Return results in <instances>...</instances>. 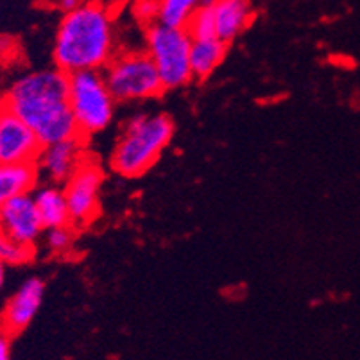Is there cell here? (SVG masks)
Masks as SVG:
<instances>
[{"instance_id":"obj_19","label":"cell","mask_w":360,"mask_h":360,"mask_svg":"<svg viewBox=\"0 0 360 360\" xmlns=\"http://www.w3.org/2000/svg\"><path fill=\"white\" fill-rule=\"evenodd\" d=\"M133 15L140 24L147 25L158 22L160 16V2L158 0H136L133 6Z\"/></svg>"},{"instance_id":"obj_6","label":"cell","mask_w":360,"mask_h":360,"mask_svg":"<svg viewBox=\"0 0 360 360\" xmlns=\"http://www.w3.org/2000/svg\"><path fill=\"white\" fill-rule=\"evenodd\" d=\"M103 74L117 103L156 99L165 91L158 70L147 52L115 54L103 68Z\"/></svg>"},{"instance_id":"obj_15","label":"cell","mask_w":360,"mask_h":360,"mask_svg":"<svg viewBox=\"0 0 360 360\" xmlns=\"http://www.w3.org/2000/svg\"><path fill=\"white\" fill-rule=\"evenodd\" d=\"M36 163H2L0 162V205L15 195L27 194L38 183Z\"/></svg>"},{"instance_id":"obj_5","label":"cell","mask_w":360,"mask_h":360,"mask_svg":"<svg viewBox=\"0 0 360 360\" xmlns=\"http://www.w3.org/2000/svg\"><path fill=\"white\" fill-rule=\"evenodd\" d=\"M192 36L186 27L150 24L146 31V52L155 63L165 90H176L192 81Z\"/></svg>"},{"instance_id":"obj_18","label":"cell","mask_w":360,"mask_h":360,"mask_svg":"<svg viewBox=\"0 0 360 360\" xmlns=\"http://www.w3.org/2000/svg\"><path fill=\"white\" fill-rule=\"evenodd\" d=\"M47 237H45V244H47L49 251L56 255H63L70 251L72 242H74V233H72L70 224L68 226H56V228H49Z\"/></svg>"},{"instance_id":"obj_21","label":"cell","mask_w":360,"mask_h":360,"mask_svg":"<svg viewBox=\"0 0 360 360\" xmlns=\"http://www.w3.org/2000/svg\"><path fill=\"white\" fill-rule=\"evenodd\" d=\"M83 0H60V9H63L65 13L70 11V9L77 8Z\"/></svg>"},{"instance_id":"obj_8","label":"cell","mask_w":360,"mask_h":360,"mask_svg":"<svg viewBox=\"0 0 360 360\" xmlns=\"http://www.w3.org/2000/svg\"><path fill=\"white\" fill-rule=\"evenodd\" d=\"M44 231L45 228L36 210L32 192L15 195L0 205V233L34 248Z\"/></svg>"},{"instance_id":"obj_11","label":"cell","mask_w":360,"mask_h":360,"mask_svg":"<svg viewBox=\"0 0 360 360\" xmlns=\"http://www.w3.org/2000/svg\"><path fill=\"white\" fill-rule=\"evenodd\" d=\"M83 139L75 136V139L60 140V142H52L41 147L36 167H38V174H44L49 183L65 185L67 179L77 170V167L83 163Z\"/></svg>"},{"instance_id":"obj_1","label":"cell","mask_w":360,"mask_h":360,"mask_svg":"<svg viewBox=\"0 0 360 360\" xmlns=\"http://www.w3.org/2000/svg\"><path fill=\"white\" fill-rule=\"evenodd\" d=\"M4 101L6 108L20 117L44 146L77 136L68 106V75L60 68L22 75L11 84Z\"/></svg>"},{"instance_id":"obj_14","label":"cell","mask_w":360,"mask_h":360,"mask_svg":"<svg viewBox=\"0 0 360 360\" xmlns=\"http://www.w3.org/2000/svg\"><path fill=\"white\" fill-rule=\"evenodd\" d=\"M32 199H34L36 210H38L45 230L56 228V226L70 224L67 199H65V192L60 185L49 183L40 188H34Z\"/></svg>"},{"instance_id":"obj_13","label":"cell","mask_w":360,"mask_h":360,"mask_svg":"<svg viewBox=\"0 0 360 360\" xmlns=\"http://www.w3.org/2000/svg\"><path fill=\"white\" fill-rule=\"evenodd\" d=\"M228 44L217 36H199L192 38L191 68L192 79H208L224 61Z\"/></svg>"},{"instance_id":"obj_22","label":"cell","mask_w":360,"mask_h":360,"mask_svg":"<svg viewBox=\"0 0 360 360\" xmlns=\"http://www.w3.org/2000/svg\"><path fill=\"white\" fill-rule=\"evenodd\" d=\"M4 281H6V265L0 262V290L4 287Z\"/></svg>"},{"instance_id":"obj_7","label":"cell","mask_w":360,"mask_h":360,"mask_svg":"<svg viewBox=\"0 0 360 360\" xmlns=\"http://www.w3.org/2000/svg\"><path fill=\"white\" fill-rule=\"evenodd\" d=\"M104 174L101 167L94 162L83 160L77 170L63 185L67 199L70 226L90 224L99 214L101 191H103Z\"/></svg>"},{"instance_id":"obj_9","label":"cell","mask_w":360,"mask_h":360,"mask_svg":"<svg viewBox=\"0 0 360 360\" xmlns=\"http://www.w3.org/2000/svg\"><path fill=\"white\" fill-rule=\"evenodd\" d=\"M44 143L34 131L8 108L0 115V162L36 163Z\"/></svg>"},{"instance_id":"obj_16","label":"cell","mask_w":360,"mask_h":360,"mask_svg":"<svg viewBox=\"0 0 360 360\" xmlns=\"http://www.w3.org/2000/svg\"><path fill=\"white\" fill-rule=\"evenodd\" d=\"M160 16L158 22L167 25H179L185 27L192 13L199 8L202 0H158Z\"/></svg>"},{"instance_id":"obj_10","label":"cell","mask_w":360,"mask_h":360,"mask_svg":"<svg viewBox=\"0 0 360 360\" xmlns=\"http://www.w3.org/2000/svg\"><path fill=\"white\" fill-rule=\"evenodd\" d=\"M44 296V280L32 276L24 281L18 290L9 297L4 310L0 314V332L8 337H15L24 332L40 310Z\"/></svg>"},{"instance_id":"obj_12","label":"cell","mask_w":360,"mask_h":360,"mask_svg":"<svg viewBox=\"0 0 360 360\" xmlns=\"http://www.w3.org/2000/svg\"><path fill=\"white\" fill-rule=\"evenodd\" d=\"M210 6L215 36L226 44L240 36L253 20L251 0H202Z\"/></svg>"},{"instance_id":"obj_2","label":"cell","mask_w":360,"mask_h":360,"mask_svg":"<svg viewBox=\"0 0 360 360\" xmlns=\"http://www.w3.org/2000/svg\"><path fill=\"white\" fill-rule=\"evenodd\" d=\"M115 20L101 2H81L63 15L54 38L56 68L65 74L103 70L117 54Z\"/></svg>"},{"instance_id":"obj_3","label":"cell","mask_w":360,"mask_h":360,"mask_svg":"<svg viewBox=\"0 0 360 360\" xmlns=\"http://www.w3.org/2000/svg\"><path fill=\"white\" fill-rule=\"evenodd\" d=\"M174 136V122L167 113H143L124 126L111 153V169L124 178H140L155 167Z\"/></svg>"},{"instance_id":"obj_17","label":"cell","mask_w":360,"mask_h":360,"mask_svg":"<svg viewBox=\"0 0 360 360\" xmlns=\"http://www.w3.org/2000/svg\"><path fill=\"white\" fill-rule=\"evenodd\" d=\"M34 258V248L20 244L15 238L0 233V262L4 265H24Z\"/></svg>"},{"instance_id":"obj_4","label":"cell","mask_w":360,"mask_h":360,"mask_svg":"<svg viewBox=\"0 0 360 360\" xmlns=\"http://www.w3.org/2000/svg\"><path fill=\"white\" fill-rule=\"evenodd\" d=\"M115 104L103 70L68 74V106L79 139H90L106 129L115 117Z\"/></svg>"},{"instance_id":"obj_20","label":"cell","mask_w":360,"mask_h":360,"mask_svg":"<svg viewBox=\"0 0 360 360\" xmlns=\"http://www.w3.org/2000/svg\"><path fill=\"white\" fill-rule=\"evenodd\" d=\"M11 337L0 333V360H8L11 356Z\"/></svg>"},{"instance_id":"obj_23","label":"cell","mask_w":360,"mask_h":360,"mask_svg":"<svg viewBox=\"0 0 360 360\" xmlns=\"http://www.w3.org/2000/svg\"><path fill=\"white\" fill-rule=\"evenodd\" d=\"M6 110V101H4V96H0V115L4 113Z\"/></svg>"}]
</instances>
